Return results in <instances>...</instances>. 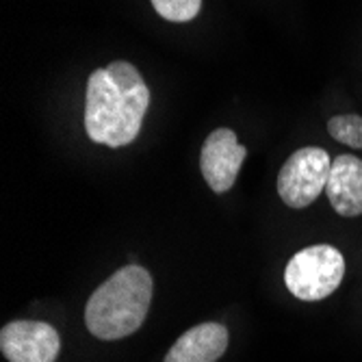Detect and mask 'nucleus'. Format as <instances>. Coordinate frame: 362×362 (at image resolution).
<instances>
[{"instance_id":"obj_1","label":"nucleus","mask_w":362,"mask_h":362,"mask_svg":"<svg viewBox=\"0 0 362 362\" xmlns=\"http://www.w3.org/2000/svg\"><path fill=\"white\" fill-rule=\"evenodd\" d=\"M150 89L128 61H113L91 72L85 95V130L95 144L122 148L139 137Z\"/></svg>"},{"instance_id":"obj_2","label":"nucleus","mask_w":362,"mask_h":362,"mask_svg":"<svg viewBox=\"0 0 362 362\" xmlns=\"http://www.w3.org/2000/svg\"><path fill=\"white\" fill-rule=\"evenodd\" d=\"M152 276L139 265L117 269L87 302L85 325L100 341H117L135 334L152 304Z\"/></svg>"},{"instance_id":"obj_3","label":"nucleus","mask_w":362,"mask_h":362,"mask_svg":"<svg viewBox=\"0 0 362 362\" xmlns=\"http://www.w3.org/2000/svg\"><path fill=\"white\" fill-rule=\"evenodd\" d=\"M345 276V258L332 245H310L295 254L284 269L286 288L302 302H319L332 295Z\"/></svg>"},{"instance_id":"obj_4","label":"nucleus","mask_w":362,"mask_h":362,"mask_svg":"<svg viewBox=\"0 0 362 362\" xmlns=\"http://www.w3.org/2000/svg\"><path fill=\"white\" fill-rule=\"evenodd\" d=\"M332 158L323 148H300L293 152L278 174V193L291 209L310 206L327 185Z\"/></svg>"},{"instance_id":"obj_5","label":"nucleus","mask_w":362,"mask_h":362,"mask_svg":"<svg viewBox=\"0 0 362 362\" xmlns=\"http://www.w3.org/2000/svg\"><path fill=\"white\" fill-rule=\"evenodd\" d=\"M0 349L9 362H54L59 332L44 321H11L0 330Z\"/></svg>"},{"instance_id":"obj_6","label":"nucleus","mask_w":362,"mask_h":362,"mask_svg":"<svg viewBox=\"0 0 362 362\" xmlns=\"http://www.w3.org/2000/svg\"><path fill=\"white\" fill-rule=\"evenodd\" d=\"M245 156L247 150L239 144L235 130H213L206 137L200 154V170L209 187L215 193H226L228 189H233Z\"/></svg>"},{"instance_id":"obj_7","label":"nucleus","mask_w":362,"mask_h":362,"mask_svg":"<svg viewBox=\"0 0 362 362\" xmlns=\"http://www.w3.org/2000/svg\"><path fill=\"white\" fill-rule=\"evenodd\" d=\"M325 193L341 217L362 215V160L354 154L337 156L332 160Z\"/></svg>"},{"instance_id":"obj_8","label":"nucleus","mask_w":362,"mask_h":362,"mask_svg":"<svg viewBox=\"0 0 362 362\" xmlns=\"http://www.w3.org/2000/svg\"><path fill=\"white\" fill-rule=\"evenodd\" d=\"M228 347V330L221 323H202L187 330L168 351L165 362H217Z\"/></svg>"},{"instance_id":"obj_9","label":"nucleus","mask_w":362,"mask_h":362,"mask_svg":"<svg viewBox=\"0 0 362 362\" xmlns=\"http://www.w3.org/2000/svg\"><path fill=\"white\" fill-rule=\"evenodd\" d=\"M327 133L339 144L349 148H362V117L358 113L334 115L327 122Z\"/></svg>"},{"instance_id":"obj_10","label":"nucleus","mask_w":362,"mask_h":362,"mask_svg":"<svg viewBox=\"0 0 362 362\" xmlns=\"http://www.w3.org/2000/svg\"><path fill=\"white\" fill-rule=\"evenodd\" d=\"M160 18L170 22H189L200 13L202 0H150Z\"/></svg>"}]
</instances>
